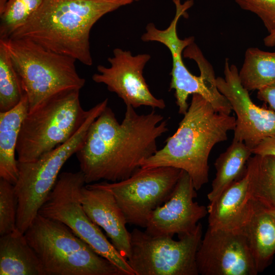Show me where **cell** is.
<instances>
[{"mask_svg":"<svg viewBox=\"0 0 275 275\" xmlns=\"http://www.w3.org/2000/svg\"><path fill=\"white\" fill-rule=\"evenodd\" d=\"M168 131L167 121L155 111L140 115L126 105L119 123L107 106L91 124L75 154L86 183L128 178L158 150L157 140Z\"/></svg>","mask_w":275,"mask_h":275,"instance_id":"obj_1","label":"cell"},{"mask_svg":"<svg viewBox=\"0 0 275 275\" xmlns=\"http://www.w3.org/2000/svg\"><path fill=\"white\" fill-rule=\"evenodd\" d=\"M122 6L114 0H43L29 19L9 38L32 40L91 66L92 28L103 16Z\"/></svg>","mask_w":275,"mask_h":275,"instance_id":"obj_2","label":"cell"},{"mask_svg":"<svg viewBox=\"0 0 275 275\" xmlns=\"http://www.w3.org/2000/svg\"><path fill=\"white\" fill-rule=\"evenodd\" d=\"M235 125V117L217 112L202 96L193 94L176 131L162 148L141 162V168L171 167L183 170L198 190L208 182L211 151L227 140Z\"/></svg>","mask_w":275,"mask_h":275,"instance_id":"obj_3","label":"cell"},{"mask_svg":"<svg viewBox=\"0 0 275 275\" xmlns=\"http://www.w3.org/2000/svg\"><path fill=\"white\" fill-rule=\"evenodd\" d=\"M24 234L44 275H125L60 221L38 213Z\"/></svg>","mask_w":275,"mask_h":275,"instance_id":"obj_4","label":"cell"},{"mask_svg":"<svg viewBox=\"0 0 275 275\" xmlns=\"http://www.w3.org/2000/svg\"><path fill=\"white\" fill-rule=\"evenodd\" d=\"M6 47L29 101V111L60 93L80 91L85 79L73 58L47 49L27 39L0 40Z\"/></svg>","mask_w":275,"mask_h":275,"instance_id":"obj_5","label":"cell"},{"mask_svg":"<svg viewBox=\"0 0 275 275\" xmlns=\"http://www.w3.org/2000/svg\"><path fill=\"white\" fill-rule=\"evenodd\" d=\"M79 91L60 93L28 111L17 141L18 161H35L75 133L89 114L81 105Z\"/></svg>","mask_w":275,"mask_h":275,"instance_id":"obj_6","label":"cell"},{"mask_svg":"<svg viewBox=\"0 0 275 275\" xmlns=\"http://www.w3.org/2000/svg\"><path fill=\"white\" fill-rule=\"evenodd\" d=\"M106 105L101 101L90 108L82 125L66 142L35 161H18V178L14 189L18 203L16 226L20 232L24 234L31 225L56 184L62 168L81 148L91 124Z\"/></svg>","mask_w":275,"mask_h":275,"instance_id":"obj_7","label":"cell"},{"mask_svg":"<svg viewBox=\"0 0 275 275\" xmlns=\"http://www.w3.org/2000/svg\"><path fill=\"white\" fill-rule=\"evenodd\" d=\"M85 184L84 174L80 170L61 173L38 213L66 225L125 275H135L127 259L115 248L100 228L90 218L84 209L80 193Z\"/></svg>","mask_w":275,"mask_h":275,"instance_id":"obj_8","label":"cell"},{"mask_svg":"<svg viewBox=\"0 0 275 275\" xmlns=\"http://www.w3.org/2000/svg\"><path fill=\"white\" fill-rule=\"evenodd\" d=\"M202 234L200 223L192 232L178 236V240L134 228L127 262L135 275H198L196 255Z\"/></svg>","mask_w":275,"mask_h":275,"instance_id":"obj_9","label":"cell"},{"mask_svg":"<svg viewBox=\"0 0 275 275\" xmlns=\"http://www.w3.org/2000/svg\"><path fill=\"white\" fill-rule=\"evenodd\" d=\"M181 172L171 167L140 168L126 179L95 183L113 194L127 224L145 228L151 212L169 199Z\"/></svg>","mask_w":275,"mask_h":275,"instance_id":"obj_10","label":"cell"},{"mask_svg":"<svg viewBox=\"0 0 275 275\" xmlns=\"http://www.w3.org/2000/svg\"><path fill=\"white\" fill-rule=\"evenodd\" d=\"M176 7L175 15L169 26L164 30L157 29L153 23H148L146 32L141 37L144 42L155 41L164 45L171 53L172 69L170 90L175 91L176 102L178 113L184 115L189 105L187 100L190 95L197 94L202 96L211 104L219 100V92L203 75L192 74L185 66L182 59L184 49L195 42L193 36L183 39L179 38L177 25L180 18L186 14V11L193 5V0L181 3L180 0H173Z\"/></svg>","mask_w":275,"mask_h":275,"instance_id":"obj_11","label":"cell"},{"mask_svg":"<svg viewBox=\"0 0 275 275\" xmlns=\"http://www.w3.org/2000/svg\"><path fill=\"white\" fill-rule=\"evenodd\" d=\"M224 73V78L216 77V84L236 116L233 141L244 143L253 151L263 140L275 135V112L253 102L240 82L237 67L230 65L228 59Z\"/></svg>","mask_w":275,"mask_h":275,"instance_id":"obj_12","label":"cell"},{"mask_svg":"<svg viewBox=\"0 0 275 275\" xmlns=\"http://www.w3.org/2000/svg\"><path fill=\"white\" fill-rule=\"evenodd\" d=\"M150 58L149 54L134 56L129 50L116 48L113 50V56L107 59L110 66L98 65V73L93 75L92 79L105 85L109 91L122 99L126 106L163 109L166 106L164 100L151 93L143 76L144 68Z\"/></svg>","mask_w":275,"mask_h":275,"instance_id":"obj_13","label":"cell"},{"mask_svg":"<svg viewBox=\"0 0 275 275\" xmlns=\"http://www.w3.org/2000/svg\"><path fill=\"white\" fill-rule=\"evenodd\" d=\"M199 274L256 275L258 272L242 230L208 228L198 248Z\"/></svg>","mask_w":275,"mask_h":275,"instance_id":"obj_14","label":"cell"},{"mask_svg":"<svg viewBox=\"0 0 275 275\" xmlns=\"http://www.w3.org/2000/svg\"><path fill=\"white\" fill-rule=\"evenodd\" d=\"M196 191L189 175L182 170L169 199L150 214L145 231L156 237L180 236L194 231L208 214L206 207L194 201Z\"/></svg>","mask_w":275,"mask_h":275,"instance_id":"obj_15","label":"cell"},{"mask_svg":"<svg viewBox=\"0 0 275 275\" xmlns=\"http://www.w3.org/2000/svg\"><path fill=\"white\" fill-rule=\"evenodd\" d=\"M80 201L90 218L104 230L115 248L127 259L130 254V232L127 222L114 196L95 183L81 189Z\"/></svg>","mask_w":275,"mask_h":275,"instance_id":"obj_16","label":"cell"},{"mask_svg":"<svg viewBox=\"0 0 275 275\" xmlns=\"http://www.w3.org/2000/svg\"><path fill=\"white\" fill-rule=\"evenodd\" d=\"M255 202L249 192L246 173L227 187L207 207L208 227L211 230L242 229L250 219Z\"/></svg>","mask_w":275,"mask_h":275,"instance_id":"obj_17","label":"cell"},{"mask_svg":"<svg viewBox=\"0 0 275 275\" xmlns=\"http://www.w3.org/2000/svg\"><path fill=\"white\" fill-rule=\"evenodd\" d=\"M29 101L24 93L13 108L0 112V179L15 185L18 178L16 146L21 126L29 111Z\"/></svg>","mask_w":275,"mask_h":275,"instance_id":"obj_18","label":"cell"},{"mask_svg":"<svg viewBox=\"0 0 275 275\" xmlns=\"http://www.w3.org/2000/svg\"><path fill=\"white\" fill-rule=\"evenodd\" d=\"M254 202L253 213L241 230L260 273L271 264L275 254V222L266 209Z\"/></svg>","mask_w":275,"mask_h":275,"instance_id":"obj_19","label":"cell"},{"mask_svg":"<svg viewBox=\"0 0 275 275\" xmlns=\"http://www.w3.org/2000/svg\"><path fill=\"white\" fill-rule=\"evenodd\" d=\"M0 275H44L36 253L17 229L0 237Z\"/></svg>","mask_w":275,"mask_h":275,"instance_id":"obj_20","label":"cell"},{"mask_svg":"<svg viewBox=\"0 0 275 275\" xmlns=\"http://www.w3.org/2000/svg\"><path fill=\"white\" fill-rule=\"evenodd\" d=\"M252 154V150L244 143L232 141L226 150L219 155L214 162L215 177L207 195L209 203L215 200L227 187L244 175L248 161Z\"/></svg>","mask_w":275,"mask_h":275,"instance_id":"obj_21","label":"cell"},{"mask_svg":"<svg viewBox=\"0 0 275 275\" xmlns=\"http://www.w3.org/2000/svg\"><path fill=\"white\" fill-rule=\"evenodd\" d=\"M245 173L252 199L266 210L275 209V156L254 154Z\"/></svg>","mask_w":275,"mask_h":275,"instance_id":"obj_22","label":"cell"},{"mask_svg":"<svg viewBox=\"0 0 275 275\" xmlns=\"http://www.w3.org/2000/svg\"><path fill=\"white\" fill-rule=\"evenodd\" d=\"M242 86L248 91L260 89L275 81V51L249 47L238 71Z\"/></svg>","mask_w":275,"mask_h":275,"instance_id":"obj_23","label":"cell"},{"mask_svg":"<svg viewBox=\"0 0 275 275\" xmlns=\"http://www.w3.org/2000/svg\"><path fill=\"white\" fill-rule=\"evenodd\" d=\"M24 94L20 78L8 50L0 42V112L13 108Z\"/></svg>","mask_w":275,"mask_h":275,"instance_id":"obj_24","label":"cell"},{"mask_svg":"<svg viewBox=\"0 0 275 275\" xmlns=\"http://www.w3.org/2000/svg\"><path fill=\"white\" fill-rule=\"evenodd\" d=\"M43 0H8L0 12V40H5L23 25L37 10Z\"/></svg>","mask_w":275,"mask_h":275,"instance_id":"obj_25","label":"cell"},{"mask_svg":"<svg viewBox=\"0 0 275 275\" xmlns=\"http://www.w3.org/2000/svg\"><path fill=\"white\" fill-rule=\"evenodd\" d=\"M17 206L14 185L0 179V236L17 229Z\"/></svg>","mask_w":275,"mask_h":275,"instance_id":"obj_26","label":"cell"},{"mask_svg":"<svg viewBox=\"0 0 275 275\" xmlns=\"http://www.w3.org/2000/svg\"><path fill=\"white\" fill-rule=\"evenodd\" d=\"M243 10L256 14L262 21L268 34L264 38L268 47L275 46V0H235Z\"/></svg>","mask_w":275,"mask_h":275,"instance_id":"obj_27","label":"cell"},{"mask_svg":"<svg viewBox=\"0 0 275 275\" xmlns=\"http://www.w3.org/2000/svg\"><path fill=\"white\" fill-rule=\"evenodd\" d=\"M257 96L275 112V81L258 90Z\"/></svg>","mask_w":275,"mask_h":275,"instance_id":"obj_28","label":"cell"},{"mask_svg":"<svg viewBox=\"0 0 275 275\" xmlns=\"http://www.w3.org/2000/svg\"><path fill=\"white\" fill-rule=\"evenodd\" d=\"M252 152L253 154L275 156V135L263 140Z\"/></svg>","mask_w":275,"mask_h":275,"instance_id":"obj_29","label":"cell"},{"mask_svg":"<svg viewBox=\"0 0 275 275\" xmlns=\"http://www.w3.org/2000/svg\"><path fill=\"white\" fill-rule=\"evenodd\" d=\"M116 1L120 3H121L123 6H126L127 5L130 4L134 2H138L140 0H115Z\"/></svg>","mask_w":275,"mask_h":275,"instance_id":"obj_30","label":"cell"},{"mask_svg":"<svg viewBox=\"0 0 275 275\" xmlns=\"http://www.w3.org/2000/svg\"><path fill=\"white\" fill-rule=\"evenodd\" d=\"M272 217L274 222H275V209L271 210H266Z\"/></svg>","mask_w":275,"mask_h":275,"instance_id":"obj_31","label":"cell"}]
</instances>
